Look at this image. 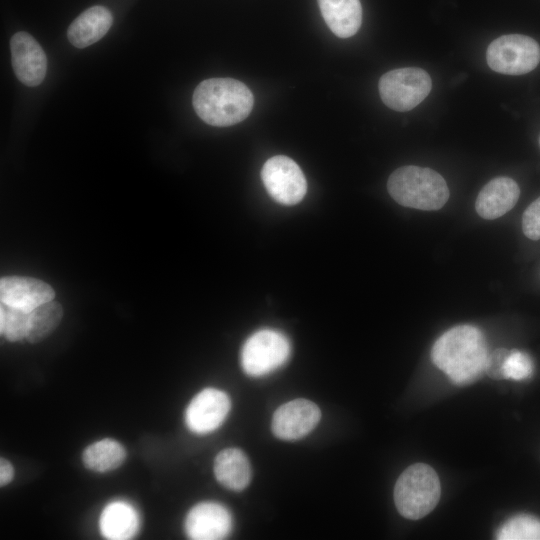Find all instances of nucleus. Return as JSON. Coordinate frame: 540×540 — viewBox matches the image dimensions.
Returning a JSON list of instances; mask_svg holds the SVG:
<instances>
[{
  "mask_svg": "<svg viewBox=\"0 0 540 540\" xmlns=\"http://www.w3.org/2000/svg\"><path fill=\"white\" fill-rule=\"evenodd\" d=\"M488 354L480 329L471 325H460L449 329L436 340L431 358L451 382L467 385L485 373Z\"/></svg>",
  "mask_w": 540,
  "mask_h": 540,
  "instance_id": "1",
  "label": "nucleus"
},
{
  "mask_svg": "<svg viewBox=\"0 0 540 540\" xmlns=\"http://www.w3.org/2000/svg\"><path fill=\"white\" fill-rule=\"evenodd\" d=\"M192 104L207 124L226 127L243 121L251 112L254 97L241 81L232 78H210L195 89Z\"/></svg>",
  "mask_w": 540,
  "mask_h": 540,
  "instance_id": "2",
  "label": "nucleus"
},
{
  "mask_svg": "<svg viewBox=\"0 0 540 540\" xmlns=\"http://www.w3.org/2000/svg\"><path fill=\"white\" fill-rule=\"evenodd\" d=\"M387 189L398 204L425 211L441 209L449 198L447 183L438 172L415 165L392 172Z\"/></svg>",
  "mask_w": 540,
  "mask_h": 540,
  "instance_id": "3",
  "label": "nucleus"
},
{
  "mask_svg": "<svg viewBox=\"0 0 540 540\" xmlns=\"http://www.w3.org/2000/svg\"><path fill=\"white\" fill-rule=\"evenodd\" d=\"M440 493V481L435 470L425 463H415L398 477L394 502L401 516L418 520L435 508Z\"/></svg>",
  "mask_w": 540,
  "mask_h": 540,
  "instance_id": "4",
  "label": "nucleus"
},
{
  "mask_svg": "<svg viewBox=\"0 0 540 540\" xmlns=\"http://www.w3.org/2000/svg\"><path fill=\"white\" fill-rule=\"evenodd\" d=\"M290 353V341L283 333L275 329H260L244 342L241 366L247 375L262 377L285 364Z\"/></svg>",
  "mask_w": 540,
  "mask_h": 540,
  "instance_id": "5",
  "label": "nucleus"
},
{
  "mask_svg": "<svg viewBox=\"0 0 540 540\" xmlns=\"http://www.w3.org/2000/svg\"><path fill=\"white\" fill-rule=\"evenodd\" d=\"M383 103L400 112L419 105L430 93L432 81L429 74L417 67H405L383 74L378 84Z\"/></svg>",
  "mask_w": 540,
  "mask_h": 540,
  "instance_id": "6",
  "label": "nucleus"
},
{
  "mask_svg": "<svg viewBox=\"0 0 540 540\" xmlns=\"http://www.w3.org/2000/svg\"><path fill=\"white\" fill-rule=\"evenodd\" d=\"M487 64L505 75L526 74L540 61V46L531 37L521 34L503 35L492 41L486 52Z\"/></svg>",
  "mask_w": 540,
  "mask_h": 540,
  "instance_id": "7",
  "label": "nucleus"
},
{
  "mask_svg": "<svg viewBox=\"0 0 540 540\" xmlns=\"http://www.w3.org/2000/svg\"><path fill=\"white\" fill-rule=\"evenodd\" d=\"M261 178L268 194L283 205L299 203L307 191V181L302 170L287 156L269 158L262 167Z\"/></svg>",
  "mask_w": 540,
  "mask_h": 540,
  "instance_id": "8",
  "label": "nucleus"
},
{
  "mask_svg": "<svg viewBox=\"0 0 540 540\" xmlns=\"http://www.w3.org/2000/svg\"><path fill=\"white\" fill-rule=\"evenodd\" d=\"M230 408V398L224 391L212 387L205 388L188 404L185 412L186 425L196 434L213 432L224 422Z\"/></svg>",
  "mask_w": 540,
  "mask_h": 540,
  "instance_id": "9",
  "label": "nucleus"
},
{
  "mask_svg": "<svg viewBox=\"0 0 540 540\" xmlns=\"http://www.w3.org/2000/svg\"><path fill=\"white\" fill-rule=\"evenodd\" d=\"M321 419L320 408L307 399H294L278 407L272 417L273 434L294 441L309 434Z\"/></svg>",
  "mask_w": 540,
  "mask_h": 540,
  "instance_id": "10",
  "label": "nucleus"
},
{
  "mask_svg": "<svg viewBox=\"0 0 540 540\" xmlns=\"http://www.w3.org/2000/svg\"><path fill=\"white\" fill-rule=\"evenodd\" d=\"M230 511L222 504L205 501L194 505L185 518V532L193 540H220L232 529Z\"/></svg>",
  "mask_w": 540,
  "mask_h": 540,
  "instance_id": "11",
  "label": "nucleus"
},
{
  "mask_svg": "<svg viewBox=\"0 0 540 540\" xmlns=\"http://www.w3.org/2000/svg\"><path fill=\"white\" fill-rule=\"evenodd\" d=\"M12 67L26 86L41 84L47 70V58L39 43L26 32L15 33L10 40Z\"/></svg>",
  "mask_w": 540,
  "mask_h": 540,
  "instance_id": "12",
  "label": "nucleus"
},
{
  "mask_svg": "<svg viewBox=\"0 0 540 540\" xmlns=\"http://www.w3.org/2000/svg\"><path fill=\"white\" fill-rule=\"evenodd\" d=\"M53 288L44 281L31 277L9 276L0 281L1 303L30 312L52 301Z\"/></svg>",
  "mask_w": 540,
  "mask_h": 540,
  "instance_id": "13",
  "label": "nucleus"
},
{
  "mask_svg": "<svg viewBox=\"0 0 540 540\" xmlns=\"http://www.w3.org/2000/svg\"><path fill=\"white\" fill-rule=\"evenodd\" d=\"M519 195V186L513 179L494 178L479 192L475 202L476 212L487 220L499 218L515 206Z\"/></svg>",
  "mask_w": 540,
  "mask_h": 540,
  "instance_id": "14",
  "label": "nucleus"
},
{
  "mask_svg": "<svg viewBox=\"0 0 540 540\" xmlns=\"http://www.w3.org/2000/svg\"><path fill=\"white\" fill-rule=\"evenodd\" d=\"M113 23L111 12L103 6H93L82 12L69 26L68 40L77 48L99 41Z\"/></svg>",
  "mask_w": 540,
  "mask_h": 540,
  "instance_id": "15",
  "label": "nucleus"
},
{
  "mask_svg": "<svg viewBox=\"0 0 540 540\" xmlns=\"http://www.w3.org/2000/svg\"><path fill=\"white\" fill-rule=\"evenodd\" d=\"M139 526L140 518L137 510L122 500L107 504L99 518L101 534L111 540L130 539L138 532Z\"/></svg>",
  "mask_w": 540,
  "mask_h": 540,
  "instance_id": "16",
  "label": "nucleus"
},
{
  "mask_svg": "<svg viewBox=\"0 0 540 540\" xmlns=\"http://www.w3.org/2000/svg\"><path fill=\"white\" fill-rule=\"evenodd\" d=\"M217 481L232 491L244 490L251 481V465L246 454L239 448L220 451L213 465Z\"/></svg>",
  "mask_w": 540,
  "mask_h": 540,
  "instance_id": "17",
  "label": "nucleus"
},
{
  "mask_svg": "<svg viewBox=\"0 0 540 540\" xmlns=\"http://www.w3.org/2000/svg\"><path fill=\"white\" fill-rule=\"evenodd\" d=\"M321 14L330 30L340 38L357 33L362 22L360 0H318Z\"/></svg>",
  "mask_w": 540,
  "mask_h": 540,
  "instance_id": "18",
  "label": "nucleus"
},
{
  "mask_svg": "<svg viewBox=\"0 0 540 540\" xmlns=\"http://www.w3.org/2000/svg\"><path fill=\"white\" fill-rule=\"evenodd\" d=\"M126 458L124 446L110 438L98 440L87 446L82 460L88 469L104 473L117 469Z\"/></svg>",
  "mask_w": 540,
  "mask_h": 540,
  "instance_id": "19",
  "label": "nucleus"
},
{
  "mask_svg": "<svg viewBox=\"0 0 540 540\" xmlns=\"http://www.w3.org/2000/svg\"><path fill=\"white\" fill-rule=\"evenodd\" d=\"M62 317V306L53 300L33 309L29 312L26 339L31 343L46 339L58 327Z\"/></svg>",
  "mask_w": 540,
  "mask_h": 540,
  "instance_id": "20",
  "label": "nucleus"
},
{
  "mask_svg": "<svg viewBox=\"0 0 540 540\" xmlns=\"http://www.w3.org/2000/svg\"><path fill=\"white\" fill-rule=\"evenodd\" d=\"M496 539L540 540V519L530 514H518L497 530Z\"/></svg>",
  "mask_w": 540,
  "mask_h": 540,
  "instance_id": "21",
  "label": "nucleus"
},
{
  "mask_svg": "<svg viewBox=\"0 0 540 540\" xmlns=\"http://www.w3.org/2000/svg\"><path fill=\"white\" fill-rule=\"evenodd\" d=\"M29 312L1 303L0 331L9 341H20L27 337Z\"/></svg>",
  "mask_w": 540,
  "mask_h": 540,
  "instance_id": "22",
  "label": "nucleus"
},
{
  "mask_svg": "<svg viewBox=\"0 0 540 540\" xmlns=\"http://www.w3.org/2000/svg\"><path fill=\"white\" fill-rule=\"evenodd\" d=\"M534 364L531 357L522 351H509L503 365V377L516 381L525 380L532 376Z\"/></svg>",
  "mask_w": 540,
  "mask_h": 540,
  "instance_id": "23",
  "label": "nucleus"
},
{
  "mask_svg": "<svg viewBox=\"0 0 540 540\" xmlns=\"http://www.w3.org/2000/svg\"><path fill=\"white\" fill-rule=\"evenodd\" d=\"M522 230L527 238L540 239V197L525 209L522 216Z\"/></svg>",
  "mask_w": 540,
  "mask_h": 540,
  "instance_id": "24",
  "label": "nucleus"
},
{
  "mask_svg": "<svg viewBox=\"0 0 540 540\" xmlns=\"http://www.w3.org/2000/svg\"><path fill=\"white\" fill-rule=\"evenodd\" d=\"M509 351L503 348L488 354L485 372L493 379H503V365Z\"/></svg>",
  "mask_w": 540,
  "mask_h": 540,
  "instance_id": "25",
  "label": "nucleus"
},
{
  "mask_svg": "<svg viewBox=\"0 0 540 540\" xmlns=\"http://www.w3.org/2000/svg\"><path fill=\"white\" fill-rule=\"evenodd\" d=\"M14 476L12 464L5 458L0 459V485L5 486L11 482Z\"/></svg>",
  "mask_w": 540,
  "mask_h": 540,
  "instance_id": "26",
  "label": "nucleus"
},
{
  "mask_svg": "<svg viewBox=\"0 0 540 540\" xmlns=\"http://www.w3.org/2000/svg\"><path fill=\"white\" fill-rule=\"evenodd\" d=\"M539 144H540V137H539Z\"/></svg>",
  "mask_w": 540,
  "mask_h": 540,
  "instance_id": "27",
  "label": "nucleus"
}]
</instances>
